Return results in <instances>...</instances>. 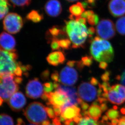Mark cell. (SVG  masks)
I'll list each match as a JSON object with an SVG mask.
<instances>
[{
    "label": "cell",
    "instance_id": "cell-1",
    "mask_svg": "<svg viewBox=\"0 0 125 125\" xmlns=\"http://www.w3.org/2000/svg\"><path fill=\"white\" fill-rule=\"evenodd\" d=\"M90 52L92 56L99 62H111L114 57V51L108 41L96 37L91 40Z\"/></svg>",
    "mask_w": 125,
    "mask_h": 125
},
{
    "label": "cell",
    "instance_id": "cell-2",
    "mask_svg": "<svg viewBox=\"0 0 125 125\" xmlns=\"http://www.w3.org/2000/svg\"><path fill=\"white\" fill-rule=\"evenodd\" d=\"M65 21L64 31L72 42V48L83 47L89 36L88 29L86 25L75 20Z\"/></svg>",
    "mask_w": 125,
    "mask_h": 125
},
{
    "label": "cell",
    "instance_id": "cell-3",
    "mask_svg": "<svg viewBox=\"0 0 125 125\" xmlns=\"http://www.w3.org/2000/svg\"><path fill=\"white\" fill-rule=\"evenodd\" d=\"M24 115L31 124L41 125L47 120L45 107L41 103L34 102L31 103L24 111Z\"/></svg>",
    "mask_w": 125,
    "mask_h": 125
},
{
    "label": "cell",
    "instance_id": "cell-4",
    "mask_svg": "<svg viewBox=\"0 0 125 125\" xmlns=\"http://www.w3.org/2000/svg\"><path fill=\"white\" fill-rule=\"evenodd\" d=\"M15 76L11 74L0 75V96L4 101H8L19 90L18 85L14 81Z\"/></svg>",
    "mask_w": 125,
    "mask_h": 125
},
{
    "label": "cell",
    "instance_id": "cell-5",
    "mask_svg": "<svg viewBox=\"0 0 125 125\" xmlns=\"http://www.w3.org/2000/svg\"><path fill=\"white\" fill-rule=\"evenodd\" d=\"M91 83L83 82L78 87V94L79 97L85 101L92 102L101 97L103 90L100 86L98 89Z\"/></svg>",
    "mask_w": 125,
    "mask_h": 125
},
{
    "label": "cell",
    "instance_id": "cell-6",
    "mask_svg": "<svg viewBox=\"0 0 125 125\" xmlns=\"http://www.w3.org/2000/svg\"><path fill=\"white\" fill-rule=\"evenodd\" d=\"M45 93L47 96L48 106L60 108L62 111L67 107L72 106L67 96L61 90L57 89L54 92Z\"/></svg>",
    "mask_w": 125,
    "mask_h": 125
},
{
    "label": "cell",
    "instance_id": "cell-7",
    "mask_svg": "<svg viewBox=\"0 0 125 125\" xmlns=\"http://www.w3.org/2000/svg\"><path fill=\"white\" fill-rule=\"evenodd\" d=\"M103 96L111 103L121 105L125 102V87L120 84L110 86Z\"/></svg>",
    "mask_w": 125,
    "mask_h": 125
},
{
    "label": "cell",
    "instance_id": "cell-8",
    "mask_svg": "<svg viewBox=\"0 0 125 125\" xmlns=\"http://www.w3.org/2000/svg\"><path fill=\"white\" fill-rule=\"evenodd\" d=\"M3 28L9 33L15 34L20 31L23 26L22 18L15 13H10L5 16L3 21Z\"/></svg>",
    "mask_w": 125,
    "mask_h": 125
},
{
    "label": "cell",
    "instance_id": "cell-9",
    "mask_svg": "<svg viewBox=\"0 0 125 125\" xmlns=\"http://www.w3.org/2000/svg\"><path fill=\"white\" fill-rule=\"evenodd\" d=\"M0 75L5 74H14L18 66L16 60L13 59L10 52L0 49Z\"/></svg>",
    "mask_w": 125,
    "mask_h": 125
},
{
    "label": "cell",
    "instance_id": "cell-10",
    "mask_svg": "<svg viewBox=\"0 0 125 125\" xmlns=\"http://www.w3.org/2000/svg\"><path fill=\"white\" fill-rule=\"evenodd\" d=\"M96 32L100 38L106 40H110L115 35V27L112 20L103 19L97 24Z\"/></svg>",
    "mask_w": 125,
    "mask_h": 125
},
{
    "label": "cell",
    "instance_id": "cell-11",
    "mask_svg": "<svg viewBox=\"0 0 125 125\" xmlns=\"http://www.w3.org/2000/svg\"><path fill=\"white\" fill-rule=\"evenodd\" d=\"M59 75L60 82L66 86L73 85L78 79V74L77 71L68 66L61 70Z\"/></svg>",
    "mask_w": 125,
    "mask_h": 125
},
{
    "label": "cell",
    "instance_id": "cell-12",
    "mask_svg": "<svg viewBox=\"0 0 125 125\" xmlns=\"http://www.w3.org/2000/svg\"><path fill=\"white\" fill-rule=\"evenodd\" d=\"M44 93L43 87L38 78L29 81L26 85V93L28 98L37 99L42 96Z\"/></svg>",
    "mask_w": 125,
    "mask_h": 125
},
{
    "label": "cell",
    "instance_id": "cell-13",
    "mask_svg": "<svg viewBox=\"0 0 125 125\" xmlns=\"http://www.w3.org/2000/svg\"><path fill=\"white\" fill-rule=\"evenodd\" d=\"M26 103L25 96L20 92H15L8 101L10 107L15 112L20 111L25 106Z\"/></svg>",
    "mask_w": 125,
    "mask_h": 125
},
{
    "label": "cell",
    "instance_id": "cell-14",
    "mask_svg": "<svg viewBox=\"0 0 125 125\" xmlns=\"http://www.w3.org/2000/svg\"><path fill=\"white\" fill-rule=\"evenodd\" d=\"M82 116L81 113V109L77 106L73 105L68 106L62 111L60 117L62 123L64 122H71L73 121L77 117Z\"/></svg>",
    "mask_w": 125,
    "mask_h": 125
},
{
    "label": "cell",
    "instance_id": "cell-15",
    "mask_svg": "<svg viewBox=\"0 0 125 125\" xmlns=\"http://www.w3.org/2000/svg\"><path fill=\"white\" fill-rule=\"evenodd\" d=\"M110 13L114 17H119L125 14V0H111L108 4Z\"/></svg>",
    "mask_w": 125,
    "mask_h": 125
},
{
    "label": "cell",
    "instance_id": "cell-16",
    "mask_svg": "<svg viewBox=\"0 0 125 125\" xmlns=\"http://www.w3.org/2000/svg\"><path fill=\"white\" fill-rule=\"evenodd\" d=\"M57 89L64 92L69 98L71 104L72 106L81 105L83 100L79 97L74 87H70L64 85H60Z\"/></svg>",
    "mask_w": 125,
    "mask_h": 125
},
{
    "label": "cell",
    "instance_id": "cell-17",
    "mask_svg": "<svg viewBox=\"0 0 125 125\" xmlns=\"http://www.w3.org/2000/svg\"><path fill=\"white\" fill-rule=\"evenodd\" d=\"M0 42L1 49L8 52L16 51L15 49V39L11 34L6 32H2L0 34Z\"/></svg>",
    "mask_w": 125,
    "mask_h": 125
},
{
    "label": "cell",
    "instance_id": "cell-18",
    "mask_svg": "<svg viewBox=\"0 0 125 125\" xmlns=\"http://www.w3.org/2000/svg\"><path fill=\"white\" fill-rule=\"evenodd\" d=\"M45 10L48 15L56 17L61 13V4L58 0H49L45 5Z\"/></svg>",
    "mask_w": 125,
    "mask_h": 125
},
{
    "label": "cell",
    "instance_id": "cell-19",
    "mask_svg": "<svg viewBox=\"0 0 125 125\" xmlns=\"http://www.w3.org/2000/svg\"><path fill=\"white\" fill-rule=\"evenodd\" d=\"M103 111L100 104L96 101L89 107L87 111H83L82 114L84 117L88 116L97 122Z\"/></svg>",
    "mask_w": 125,
    "mask_h": 125
},
{
    "label": "cell",
    "instance_id": "cell-20",
    "mask_svg": "<svg viewBox=\"0 0 125 125\" xmlns=\"http://www.w3.org/2000/svg\"><path fill=\"white\" fill-rule=\"evenodd\" d=\"M49 64L53 66H57L64 62L66 59L62 52L56 51L50 53L46 58Z\"/></svg>",
    "mask_w": 125,
    "mask_h": 125
},
{
    "label": "cell",
    "instance_id": "cell-21",
    "mask_svg": "<svg viewBox=\"0 0 125 125\" xmlns=\"http://www.w3.org/2000/svg\"><path fill=\"white\" fill-rule=\"evenodd\" d=\"M81 16L85 18L91 26H95L99 22V17L92 10L85 11Z\"/></svg>",
    "mask_w": 125,
    "mask_h": 125
},
{
    "label": "cell",
    "instance_id": "cell-22",
    "mask_svg": "<svg viewBox=\"0 0 125 125\" xmlns=\"http://www.w3.org/2000/svg\"><path fill=\"white\" fill-rule=\"evenodd\" d=\"M85 8L82 2H80L72 5L69 9V11L71 15L75 17L81 16L83 13L85 12Z\"/></svg>",
    "mask_w": 125,
    "mask_h": 125
},
{
    "label": "cell",
    "instance_id": "cell-23",
    "mask_svg": "<svg viewBox=\"0 0 125 125\" xmlns=\"http://www.w3.org/2000/svg\"><path fill=\"white\" fill-rule=\"evenodd\" d=\"M26 18L28 20L31 21L33 22L38 23L43 19V16L38 11L33 10L27 14Z\"/></svg>",
    "mask_w": 125,
    "mask_h": 125
},
{
    "label": "cell",
    "instance_id": "cell-24",
    "mask_svg": "<svg viewBox=\"0 0 125 125\" xmlns=\"http://www.w3.org/2000/svg\"><path fill=\"white\" fill-rule=\"evenodd\" d=\"M115 28L119 34L125 36V16L122 17L117 20Z\"/></svg>",
    "mask_w": 125,
    "mask_h": 125
},
{
    "label": "cell",
    "instance_id": "cell-25",
    "mask_svg": "<svg viewBox=\"0 0 125 125\" xmlns=\"http://www.w3.org/2000/svg\"><path fill=\"white\" fill-rule=\"evenodd\" d=\"M106 116L108 119L112 121L114 119H119V117L120 116V114L119 112L117 109V107L115 106L113 109H110L106 112Z\"/></svg>",
    "mask_w": 125,
    "mask_h": 125
},
{
    "label": "cell",
    "instance_id": "cell-26",
    "mask_svg": "<svg viewBox=\"0 0 125 125\" xmlns=\"http://www.w3.org/2000/svg\"><path fill=\"white\" fill-rule=\"evenodd\" d=\"M0 125H14L13 119L7 115L2 114L0 116Z\"/></svg>",
    "mask_w": 125,
    "mask_h": 125
},
{
    "label": "cell",
    "instance_id": "cell-27",
    "mask_svg": "<svg viewBox=\"0 0 125 125\" xmlns=\"http://www.w3.org/2000/svg\"><path fill=\"white\" fill-rule=\"evenodd\" d=\"M65 31L62 30L57 26H53L49 30V33L52 36V37H57L58 36L65 34Z\"/></svg>",
    "mask_w": 125,
    "mask_h": 125
},
{
    "label": "cell",
    "instance_id": "cell-28",
    "mask_svg": "<svg viewBox=\"0 0 125 125\" xmlns=\"http://www.w3.org/2000/svg\"><path fill=\"white\" fill-rule=\"evenodd\" d=\"M77 125H98L96 121L88 116L82 117Z\"/></svg>",
    "mask_w": 125,
    "mask_h": 125
},
{
    "label": "cell",
    "instance_id": "cell-29",
    "mask_svg": "<svg viewBox=\"0 0 125 125\" xmlns=\"http://www.w3.org/2000/svg\"><path fill=\"white\" fill-rule=\"evenodd\" d=\"M14 6L24 7L28 6L31 4V0H9Z\"/></svg>",
    "mask_w": 125,
    "mask_h": 125
},
{
    "label": "cell",
    "instance_id": "cell-30",
    "mask_svg": "<svg viewBox=\"0 0 125 125\" xmlns=\"http://www.w3.org/2000/svg\"><path fill=\"white\" fill-rule=\"evenodd\" d=\"M58 42L60 47L65 50L69 49L72 43L71 40L67 39H63L59 40Z\"/></svg>",
    "mask_w": 125,
    "mask_h": 125
},
{
    "label": "cell",
    "instance_id": "cell-31",
    "mask_svg": "<svg viewBox=\"0 0 125 125\" xmlns=\"http://www.w3.org/2000/svg\"><path fill=\"white\" fill-rule=\"evenodd\" d=\"M59 39L57 37H52L51 39V48L52 50L55 51L56 50H60V47L59 45Z\"/></svg>",
    "mask_w": 125,
    "mask_h": 125
},
{
    "label": "cell",
    "instance_id": "cell-32",
    "mask_svg": "<svg viewBox=\"0 0 125 125\" xmlns=\"http://www.w3.org/2000/svg\"><path fill=\"white\" fill-rule=\"evenodd\" d=\"M92 56H85L82 58V62L83 63L84 66H90L92 64L93 62Z\"/></svg>",
    "mask_w": 125,
    "mask_h": 125
},
{
    "label": "cell",
    "instance_id": "cell-33",
    "mask_svg": "<svg viewBox=\"0 0 125 125\" xmlns=\"http://www.w3.org/2000/svg\"><path fill=\"white\" fill-rule=\"evenodd\" d=\"M44 91L46 93L51 92L54 89L53 86V83L52 82H47L43 85Z\"/></svg>",
    "mask_w": 125,
    "mask_h": 125
},
{
    "label": "cell",
    "instance_id": "cell-34",
    "mask_svg": "<svg viewBox=\"0 0 125 125\" xmlns=\"http://www.w3.org/2000/svg\"><path fill=\"white\" fill-rule=\"evenodd\" d=\"M45 109H46V112L47 113V115L50 118L53 119L56 117V116L55 114L54 111L52 107H50V106L45 107Z\"/></svg>",
    "mask_w": 125,
    "mask_h": 125
},
{
    "label": "cell",
    "instance_id": "cell-35",
    "mask_svg": "<svg viewBox=\"0 0 125 125\" xmlns=\"http://www.w3.org/2000/svg\"><path fill=\"white\" fill-rule=\"evenodd\" d=\"M0 19H2L3 18L6 16V14L8 12L9 8L8 6H0Z\"/></svg>",
    "mask_w": 125,
    "mask_h": 125
},
{
    "label": "cell",
    "instance_id": "cell-36",
    "mask_svg": "<svg viewBox=\"0 0 125 125\" xmlns=\"http://www.w3.org/2000/svg\"><path fill=\"white\" fill-rule=\"evenodd\" d=\"M20 62H18V66L16 69H15V71L14 72V74L15 75L17 76L18 77H21L22 74V71L20 66Z\"/></svg>",
    "mask_w": 125,
    "mask_h": 125
},
{
    "label": "cell",
    "instance_id": "cell-37",
    "mask_svg": "<svg viewBox=\"0 0 125 125\" xmlns=\"http://www.w3.org/2000/svg\"><path fill=\"white\" fill-rule=\"evenodd\" d=\"M51 78L54 82H60V75L57 71H55L51 75Z\"/></svg>",
    "mask_w": 125,
    "mask_h": 125
},
{
    "label": "cell",
    "instance_id": "cell-38",
    "mask_svg": "<svg viewBox=\"0 0 125 125\" xmlns=\"http://www.w3.org/2000/svg\"><path fill=\"white\" fill-rule=\"evenodd\" d=\"M108 120L109 119L106 116H104L101 122H100V125H111V123L109 122Z\"/></svg>",
    "mask_w": 125,
    "mask_h": 125
},
{
    "label": "cell",
    "instance_id": "cell-39",
    "mask_svg": "<svg viewBox=\"0 0 125 125\" xmlns=\"http://www.w3.org/2000/svg\"><path fill=\"white\" fill-rule=\"evenodd\" d=\"M117 78L120 80L121 83L125 86V70L122 74L121 75L119 76Z\"/></svg>",
    "mask_w": 125,
    "mask_h": 125
},
{
    "label": "cell",
    "instance_id": "cell-40",
    "mask_svg": "<svg viewBox=\"0 0 125 125\" xmlns=\"http://www.w3.org/2000/svg\"><path fill=\"white\" fill-rule=\"evenodd\" d=\"M75 20L76 21L82 23V24H86V19L85 18H83L82 16L77 17L75 18Z\"/></svg>",
    "mask_w": 125,
    "mask_h": 125
},
{
    "label": "cell",
    "instance_id": "cell-41",
    "mask_svg": "<svg viewBox=\"0 0 125 125\" xmlns=\"http://www.w3.org/2000/svg\"><path fill=\"white\" fill-rule=\"evenodd\" d=\"M49 74H50V72L49 70H46L45 71H44L42 73V75H41L42 79L43 80L47 79L49 76Z\"/></svg>",
    "mask_w": 125,
    "mask_h": 125
},
{
    "label": "cell",
    "instance_id": "cell-42",
    "mask_svg": "<svg viewBox=\"0 0 125 125\" xmlns=\"http://www.w3.org/2000/svg\"><path fill=\"white\" fill-rule=\"evenodd\" d=\"M110 73L109 72H105L102 76V79L103 82H108L109 80Z\"/></svg>",
    "mask_w": 125,
    "mask_h": 125
},
{
    "label": "cell",
    "instance_id": "cell-43",
    "mask_svg": "<svg viewBox=\"0 0 125 125\" xmlns=\"http://www.w3.org/2000/svg\"><path fill=\"white\" fill-rule=\"evenodd\" d=\"M96 31L94 28L93 27H91L88 29V32L89 37L90 38H91L94 34Z\"/></svg>",
    "mask_w": 125,
    "mask_h": 125
},
{
    "label": "cell",
    "instance_id": "cell-44",
    "mask_svg": "<svg viewBox=\"0 0 125 125\" xmlns=\"http://www.w3.org/2000/svg\"><path fill=\"white\" fill-rule=\"evenodd\" d=\"M80 105L82 110H83V111H87L89 107L88 104L84 102L83 101L82 102Z\"/></svg>",
    "mask_w": 125,
    "mask_h": 125
},
{
    "label": "cell",
    "instance_id": "cell-45",
    "mask_svg": "<svg viewBox=\"0 0 125 125\" xmlns=\"http://www.w3.org/2000/svg\"><path fill=\"white\" fill-rule=\"evenodd\" d=\"M107 66V63L105 62H101L99 64V67L103 69H106Z\"/></svg>",
    "mask_w": 125,
    "mask_h": 125
},
{
    "label": "cell",
    "instance_id": "cell-46",
    "mask_svg": "<svg viewBox=\"0 0 125 125\" xmlns=\"http://www.w3.org/2000/svg\"><path fill=\"white\" fill-rule=\"evenodd\" d=\"M117 125H125V116L119 118Z\"/></svg>",
    "mask_w": 125,
    "mask_h": 125
},
{
    "label": "cell",
    "instance_id": "cell-47",
    "mask_svg": "<svg viewBox=\"0 0 125 125\" xmlns=\"http://www.w3.org/2000/svg\"><path fill=\"white\" fill-rule=\"evenodd\" d=\"M77 61H69L67 62V65L68 66L71 67H73L74 65L76 64Z\"/></svg>",
    "mask_w": 125,
    "mask_h": 125
},
{
    "label": "cell",
    "instance_id": "cell-48",
    "mask_svg": "<svg viewBox=\"0 0 125 125\" xmlns=\"http://www.w3.org/2000/svg\"><path fill=\"white\" fill-rule=\"evenodd\" d=\"M14 81L17 84H19L21 83L22 82V79L20 77H15Z\"/></svg>",
    "mask_w": 125,
    "mask_h": 125
},
{
    "label": "cell",
    "instance_id": "cell-49",
    "mask_svg": "<svg viewBox=\"0 0 125 125\" xmlns=\"http://www.w3.org/2000/svg\"><path fill=\"white\" fill-rule=\"evenodd\" d=\"M18 124L17 125H24V123L22 119H21V118H19L18 119Z\"/></svg>",
    "mask_w": 125,
    "mask_h": 125
},
{
    "label": "cell",
    "instance_id": "cell-50",
    "mask_svg": "<svg viewBox=\"0 0 125 125\" xmlns=\"http://www.w3.org/2000/svg\"><path fill=\"white\" fill-rule=\"evenodd\" d=\"M66 0L69 1V2H73L77 1L78 0Z\"/></svg>",
    "mask_w": 125,
    "mask_h": 125
},
{
    "label": "cell",
    "instance_id": "cell-51",
    "mask_svg": "<svg viewBox=\"0 0 125 125\" xmlns=\"http://www.w3.org/2000/svg\"><path fill=\"white\" fill-rule=\"evenodd\" d=\"M35 125V124H31V125Z\"/></svg>",
    "mask_w": 125,
    "mask_h": 125
},
{
    "label": "cell",
    "instance_id": "cell-52",
    "mask_svg": "<svg viewBox=\"0 0 125 125\" xmlns=\"http://www.w3.org/2000/svg\"><path fill=\"white\" fill-rule=\"evenodd\" d=\"M94 0V1H96V0Z\"/></svg>",
    "mask_w": 125,
    "mask_h": 125
},
{
    "label": "cell",
    "instance_id": "cell-53",
    "mask_svg": "<svg viewBox=\"0 0 125 125\" xmlns=\"http://www.w3.org/2000/svg\"><path fill=\"white\" fill-rule=\"evenodd\" d=\"M111 125H112V124H111Z\"/></svg>",
    "mask_w": 125,
    "mask_h": 125
}]
</instances>
